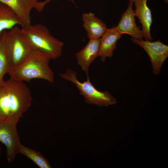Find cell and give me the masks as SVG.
<instances>
[{"instance_id":"1","label":"cell","mask_w":168,"mask_h":168,"mask_svg":"<svg viewBox=\"0 0 168 168\" xmlns=\"http://www.w3.org/2000/svg\"><path fill=\"white\" fill-rule=\"evenodd\" d=\"M29 88L23 82L10 78L0 85V119L17 123L30 107Z\"/></svg>"},{"instance_id":"2","label":"cell","mask_w":168,"mask_h":168,"mask_svg":"<svg viewBox=\"0 0 168 168\" xmlns=\"http://www.w3.org/2000/svg\"><path fill=\"white\" fill-rule=\"evenodd\" d=\"M50 58L40 51L32 49L27 59L18 67L11 70L10 78L30 82L35 78L44 79L51 83L54 81V73L49 66Z\"/></svg>"},{"instance_id":"3","label":"cell","mask_w":168,"mask_h":168,"mask_svg":"<svg viewBox=\"0 0 168 168\" xmlns=\"http://www.w3.org/2000/svg\"><path fill=\"white\" fill-rule=\"evenodd\" d=\"M21 29L32 49L47 55L52 59L62 55L63 43L52 36L43 25L30 24L22 26Z\"/></svg>"},{"instance_id":"4","label":"cell","mask_w":168,"mask_h":168,"mask_svg":"<svg viewBox=\"0 0 168 168\" xmlns=\"http://www.w3.org/2000/svg\"><path fill=\"white\" fill-rule=\"evenodd\" d=\"M59 75L63 79L75 84L87 104L103 107L116 102L115 98L109 91H100L96 89L91 82L89 77H87L86 81L81 82L78 80L77 72L68 68L65 72Z\"/></svg>"},{"instance_id":"5","label":"cell","mask_w":168,"mask_h":168,"mask_svg":"<svg viewBox=\"0 0 168 168\" xmlns=\"http://www.w3.org/2000/svg\"><path fill=\"white\" fill-rule=\"evenodd\" d=\"M7 48L10 70L25 62L32 50L27 38L17 26L7 31Z\"/></svg>"},{"instance_id":"6","label":"cell","mask_w":168,"mask_h":168,"mask_svg":"<svg viewBox=\"0 0 168 168\" xmlns=\"http://www.w3.org/2000/svg\"><path fill=\"white\" fill-rule=\"evenodd\" d=\"M17 124L7 119H0V142L6 147V158L9 163L14 161L21 144Z\"/></svg>"},{"instance_id":"7","label":"cell","mask_w":168,"mask_h":168,"mask_svg":"<svg viewBox=\"0 0 168 168\" xmlns=\"http://www.w3.org/2000/svg\"><path fill=\"white\" fill-rule=\"evenodd\" d=\"M131 41L142 47L148 54L152 68V72L160 74L161 67L168 57V46L159 40L155 41L139 40L132 38Z\"/></svg>"},{"instance_id":"8","label":"cell","mask_w":168,"mask_h":168,"mask_svg":"<svg viewBox=\"0 0 168 168\" xmlns=\"http://www.w3.org/2000/svg\"><path fill=\"white\" fill-rule=\"evenodd\" d=\"M128 1L127 8L122 15L118 25L116 26V29L122 35L127 34L133 38L142 40L143 36L142 31L135 22V16L133 8V2L131 1Z\"/></svg>"},{"instance_id":"9","label":"cell","mask_w":168,"mask_h":168,"mask_svg":"<svg viewBox=\"0 0 168 168\" xmlns=\"http://www.w3.org/2000/svg\"><path fill=\"white\" fill-rule=\"evenodd\" d=\"M100 45V39H90L85 46L75 54L77 63L87 77H89L88 72L90 65L99 56Z\"/></svg>"},{"instance_id":"10","label":"cell","mask_w":168,"mask_h":168,"mask_svg":"<svg viewBox=\"0 0 168 168\" xmlns=\"http://www.w3.org/2000/svg\"><path fill=\"white\" fill-rule=\"evenodd\" d=\"M133 2L136 9L134 10L135 16L138 17L142 26V30L145 40H153L150 33L152 23L151 11L147 5V0H128Z\"/></svg>"},{"instance_id":"11","label":"cell","mask_w":168,"mask_h":168,"mask_svg":"<svg viewBox=\"0 0 168 168\" xmlns=\"http://www.w3.org/2000/svg\"><path fill=\"white\" fill-rule=\"evenodd\" d=\"M122 35L115 26L107 29L100 39L99 56L102 62H105L107 58L112 57L113 52L117 48L116 43Z\"/></svg>"},{"instance_id":"12","label":"cell","mask_w":168,"mask_h":168,"mask_svg":"<svg viewBox=\"0 0 168 168\" xmlns=\"http://www.w3.org/2000/svg\"><path fill=\"white\" fill-rule=\"evenodd\" d=\"M82 19L89 39H100L107 29L105 24L94 13H84L82 14Z\"/></svg>"},{"instance_id":"13","label":"cell","mask_w":168,"mask_h":168,"mask_svg":"<svg viewBox=\"0 0 168 168\" xmlns=\"http://www.w3.org/2000/svg\"><path fill=\"white\" fill-rule=\"evenodd\" d=\"M15 12L22 26L30 24V13L35 5L32 0H0Z\"/></svg>"},{"instance_id":"14","label":"cell","mask_w":168,"mask_h":168,"mask_svg":"<svg viewBox=\"0 0 168 168\" xmlns=\"http://www.w3.org/2000/svg\"><path fill=\"white\" fill-rule=\"evenodd\" d=\"M17 25L22 26L15 12L9 6L0 2V40L4 30H11Z\"/></svg>"},{"instance_id":"15","label":"cell","mask_w":168,"mask_h":168,"mask_svg":"<svg viewBox=\"0 0 168 168\" xmlns=\"http://www.w3.org/2000/svg\"><path fill=\"white\" fill-rule=\"evenodd\" d=\"M7 34L6 30H4L0 40V85L4 81L5 75L10 70L7 48Z\"/></svg>"},{"instance_id":"16","label":"cell","mask_w":168,"mask_h":168,"mask_svg":"<svg viewBox=\"0 0 168 168\" xmlns=\"http://www.w3.org/2000/svg\"><path fill=\"white\" fill-rule=\"evenodd\" d=\"M18 153L26 156L40 168H52L48 160L40 152L25 146L21 144L19 147Z\"/></svg>"},{"instance_id":"17","label":"cell","mask_w":168,"mask_h":168,"mask_svg":"<svg viewBox=\"0 0 168 168\" xmlns=\"http://www.w3.org/2000/svg\"><path fill=\"white\" fill-rule=\"evenodd\" d=\"M51 0H45L44 2H38L35 8L39 12H41L43 9L45 5L48 2H49ZM73 3L75 4L74 0H68Z\"/></svg>"},{"instance_id":"18","label":"cell","mask_w":168,"mask_h":168,"mask_svg":"<svg viewBox=\"0 0 168 168\" xmlns=\"http://www.w3.org/2000/svg\"><path fill=\"white\" fill-rule=\"evenodd\" d=\"M32 1L35 5V8L37 4L38 3V1L37 0H32Z\"/></svg>"},{"instance_id":"19","label":"cell","mask_w":168,"mask_h":168,"mask_svg":"<svg viewBox=\"0 0 168 168\" xmlns=\"http://www.w3.org/2000/svg\"><path fill=\"white\" fill-rule=\"evenodd\" d=\"M164 0V1L166 3H168V0Z\"/></svg>"},{"instance_id":"20","label":"cell","mask_w":168,"mask_h":168,"mask_svg":"<svg viewBox=\"0 0 168 168\" xmlns=\"http://www.w3.org/2000/svg\"><path fill=\"white\" fill-rule=\"evenodd\" d=\"M1 151H2V149H1V145H0V155L1 153Z\"/></svg>"}]
</instances>
